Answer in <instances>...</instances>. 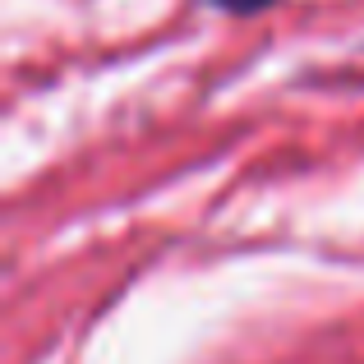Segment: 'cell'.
Returning a JSON list of instances; mask_svg holds the SVG:
<instances>
[{"label": "cell", "instance_id": "cell-1", "mask_svg": "<svg viewBox=\"0 0 364 364\" xmlns=\"http://www.w3.org/2000/svg\"><path fill=\"white\" fill-rule=\"evenodd\" d=\"M217 5H226V9H235V14H254V9H263V5H272V0H217Z\"/></svg>", "mask_w": 364, "mask_h": 364}]
</instances>
